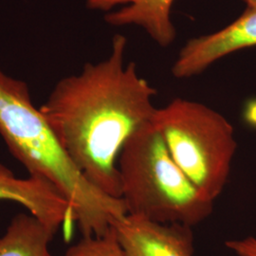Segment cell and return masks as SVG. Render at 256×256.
I'll list each match as a JSON object with an SVG mask.
<instances>
[{
	"label": "cell",
	"mask_w": 256,
	"mask_h": 256,
	"mask_svg": "<svg viewBox=\"0 0 256 256\" xmlns=\"http://www.w3.org/2000/svg\"><path fill=\"white\" fill-rule=\"evenodd\" d=\"M174 0H86V8L106 12L104 21L114 27L138 26L160 46L176 37L171 19Z\"/></svg>",
	"instance_id": "obj_8"
},
{
	"label": "cell",
	"mask_w": 256,
	"mask_h": 256,
	"mask_svg": "<svg viewBox=\"0 0 256 256\" xmlns=\"http://www.w3.org/2000/svg\"><path fill=\"white\" fill-rule=\"evenodd\" d=\"M174 162L214 202L229 180L238 142L232 124L198 102L176 98L152 120Z\"/></svg>",
	"instance_id": "obj_4"
},
{
	"label": "cell",
	"mask_w": 256,
	"mask_h": 256,
	"mask_svg": "<svg viewBox=\"0 0 256 256\" xmlns=\"http://www.w3.org/2000/svg\"><path fill=\"white\" fill-rule=\"evenodd\" d=\"M0 135L30 176L52 184L68 202L82 236H99L128 214L124 202L102 192L82 174L27 84L0 70Z\"/></svg>",
	"instance_id": "obj_2"
},
{
	"label": "cell",
	"mask_w": 256,
	"mask_h": 256,
	"mask_svg": "<svg viewBox=\"0 0 256 256\" xmlns=\"http://www.w3.org/2000/svg\"><path fill=\"white\" fill-rule=\"evenodd\" d=\"M126 46V36L115 34L106 59L61 79L39 108L82 174L116 198L120 152L156 111V90L134 63H124Z\"/></svg>",
	"instance_id": "obj_1"
},
{
	"label": "cell",
	"mask_w": 256,
	"mask_h": 256,
	"mask_svg": "<svg viewBox=\"0 0 256 256\" xmlns=\"http://www.w3.org/2000/svg\"><path fill=\"white\" fill-rule=\"evenodd\" d=\"M18 203L57 232L74 221L64 196L45 180L32 176L20 178L0 162V202Z\"/></svg>",
	"instance_id": "obj_7"
},
{
	"label": "cell",
	"mask_w": 256,
	"mask_h": 256,
	"mask_svg": "<svg viewBox=\"0 0 256 256\" xmlns=\"http://www.w3.org/2000/svg\"><path fill=\"white\" fill-rule=\"evenodd\" d=\"M252 46H256V8H247L227 27L190 39L176 57L172 74L178 79L191 78L221 58Z\"/></svg>",
	"instance_id": "obj_5"
},
{
	"label": "cell",
	"mask_w": 256,
	"mask_h": 256,
	"mask_svg": "<svg viewBox=\"0 0 256 256\" xmlns=\"http://www.w3.org/2000/svg\"><path fill=\"white\" fill-rule=\"evenodd\" d=\"M247 5V8H256V0H243Z\"/></svg>",
	"instance_id": "obj_13"
},
{
	"label": "cell",
	"mask_w": 256,
	"mask_h": 256,
	"mask_svg": "<svg viewBox=\"0 0 256 256\" xmlns=\"http://www.w3.org/2000/svg\"><path fill=\"white\" fill-rule=\"evenodd\" d=\"M113 228L126 256H192V227L126 214Z\"/></svg>",
	"instance_id": "obj_6"
},
{
	"label": "cell",
	"mask_w": 256,
	"mask_h": 256,
	"mask_svg": "<svg viewBox=\"0 0 256 256\" xmlns=\"http://www.w3.org/2000/svg\"><path fill=\"white\" fill-rule=\"evenodd\" d=\"M55 234L30 212L18 214L0 236V256H54L48 245Z\"/></svg>",
	"instance_id": "obj_9"
},
{
	"label": "cell",
	"mask_w": 256,
	"mask_h": 256,
	"mask_svg": "<svg viewBox=\"0 0 256 256\" xmlns=\"http://www.w3.org/2000/svg\"><path fill=\"white\" fill-rule=\"evenodd\" d=\"M225 245L238 256H256V238L252 236L230 240Z\"/></svg>",
	"instance_id": "obj_11"
},
{
	"label": "cell",
	"mask_w": 256,
	"mask_h": 256,
	"mask_svg": "<svg viewBox=\"0 0 256 256\" xmlns=\"http://www.w3.org/2000/svg\"><path fill=\"white\" fill-rule=\"evenodd\" d=\"M64 256H126L120 244L116 230L112 227L99 236H82L70 248Z\"/></svg>",
	"instance_id": "obj_10"
},
{
	"label": "cell",
	"mask_w": 256,
	"mask_h": 256,
	"mask_svg": "<svg viewBox=\"0 0 256 256\" xmlns=\"http://www.w3.org/2000/svg\"><path fill=\"white\" fill-rule=\"evenodd\" d=\"M246 119L252 126H256V101L248 104L246 110Z\"/></svg>",
	"instance_id": "obj_12"
},
{
	"label": "cell",
	"mask_w": 256,
	"mask_h": 256,
	"mask_svg": "<svg viewBox=\"0 0 256 256\" xmlns=\"http://www.w3.org/2000/svg\"><path fill=\"white\" fill-rule=\"evenodd\" d=\"M118 169L120 198L128 214L192 227L212 212L214 202L174 162L152 122L126 142Z\"/></svg>",
	"instance_id": "obj_3"
}]
</instances>
